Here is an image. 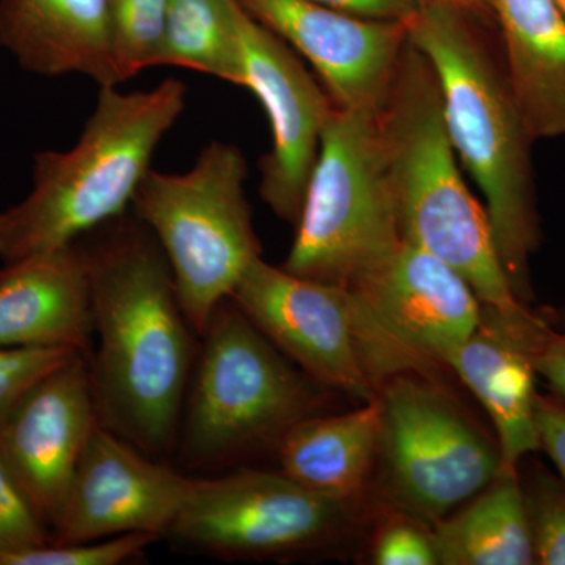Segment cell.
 Segmentation results:
<instances>
[{
    "mask_svg": "<svg viewBox=\"0 0 565 565\" xmlns=\"http://www.w3.org/2000/svg\"><path fill=\"white\" fill-rule=\"evenodd\" d=\"M247 174L236 145L212 140L185 173L150 170L132 199L134 215L161 245L182 311L199 337L217 305L262 258L245 199Z\"/></svg>",
    "mask_w": 565,
    "mask_h": 565,
    "instance_id": "52a82bcc",
    "label": "cell"
},
{
    "mask_svg": "<svg viewBox=\"0 0 565 565\" xmlns=\"http://www.w3.org/2000/svg\"><path fill=\"white\" fill-rule=\"evenodd\" d=\"M332 9L371 18V20L401 21L411 20L422 9V0H316Z\"/></svg>",
    "mask_w": 565,
    "mask_h": 565,
    "instance_id": "4dcf8cb0",
    "label": "cell"
},
{
    "mask_svg": "<svg viewBox=\"0 0 565 565\" xmlns=\"http://www.w3.org/2000/svg\"><path fill=\"white\" fill-rule=\"evenodd\" d=\"M423 6H441L459 11L471 20H489L492 18L487 0H422ZM493 20V18H492Z\"/></svg>",
    "mask_w": 565,
    "mask_h": 565,
    "instance_id": "1f68e13d",
    "label": "cell"
},
{
    "mask_svg": "<svg viewBox=\"0 0 565 565\" xmlns=\"http://www.w3.org/2000/svg\"><path fill=\"white\" fill-rule=\"evenodd\" d=\"M379 121L404 243L429 252L462 275L482 307L509 316L526 311L504 273L486 206L460 174L437 73L411 41L379 109Z\"/></svg>",
    "mask_w": 565,
    "mask_h": 565,
    "instance_id": "277c9868",
    "label": "cell"
},
{
    "mask_svg": "<svg viewBox=\"0 0 565 565\" xmlns=\"http://www.w3.org/2000/svg\"><path fill=\"white\" fill-rule=\"evenodd\" d=\"M282 269L352 289L403 245L379 109L334 107Z\"/></svg>",
    "mask_w": 565,
    "mask_h": 565,
    "instance_id": "8992f818",
    "label": "cell"
},
{
    "mask_svg": "<svg viewBox=\"0 0 565 565\" xmlns=\"http://www.w3.org/2000/svg\"><path fill=\"white\" fill-rule=\"evenodd\" d=\"M373 559L379 565L438 564L433 534L411 523H392L382 530L375 541Z\"/></svg>",
    "mask_w": 565,
    "mask_h": 565,
    "instance_id": "83f0119b",
    "label": "cell"
},
{
    "mask_svg": "<svg viewBox=\"0 0 565 565\" xmlns=\"http://www.w3.org/2000/svg\"><path fill=\"white\" fill-rule=\"evenodd\" d=\"M79 353L68 348H0V424L41 379Z\"/></svg>",
    "mask_w": 565,
    "mask_h": 565,
    "instance_id": "484cf974",
    "label": "cell"
},
{
    "mask_svg": "<svg viewBox=\"0 0 565 565\" xmlns=\"http://www.w3.org/2000/svg\"><path fill=\"white\" fill-rule=\"evenodd\" d=\"M52 535L0 462V565L51 544Z\"/></svg>",
    "mask_w": 565,
    "mask_h": 565,
    "instance_id": "4316f807",
    "label": "cell"
},
{
    "mask_svg": "<svg viewBox=\"0 0 565 565\" xmlns=\"http://www.w3.org/2000/svg\"><path fill=\"white\" fill-rule=\"evenodd\" d=\"M379 393L386 484L412 515L441 520L500 473V448L427 382L397 375Z\"/></svg>",
    "mask_w": 565,
    "mask_h": 565,
    "instance_id": "9c48e42d",
    "label": "cell"
},
{
    "mask_svg": "<svg viewBox=\"0 0 565 565\" xmlns=\"http://www.w3.org/2000/svg\"><path fill=\"white\" fill-rule=\"evenodd\" d=\"M556 6L559 7V10L563 11V14L565 17V0H555Z\"/></svg>",
    "mask_w": 565,
    "mask_h": 565,
    "instance_id": "d6a6232c",
    "label": "cell"
},
{
    "mask_svg": "<svg viewBox=\"0 0 565 565\" xmlns=\"http://www.w3.org/2000/svg\"><path fill=\"white\" fill-rule=\"evenodd\" d=\"M534 416L541 449L552 457L565 481V401L556 394L542 396L537 393Z\"/></svg>",
    "mask_w": 565,
    "mask_h": 565,
    "instance_id": "f1b7e54d",
    "label": "cell"
},
{
    "mask_svg": "<svg viewBox=\"0 0 565 565\" xmlns=\"http://www.w3.org/2000/svg\"><path fill=\"white\" fill-rule=\"evenodd\" d=\"M564 313H565V311H564ZM564 318H565V316H564Z\"/></svg>",
    "mask_w": 565,
    "mask_h": 565,
    "instance_id": "836d02e7",
    "label": "cell"
},
{
    "mask_svg": "<svg viewBox=\"0 0 565 565\" xmlns=\"http://www.w3.org/2000/svg\"><path fill=\"white\" fill-rule=\"evenodd\" d=\"M90 278L77 243L0 269V348H68L90 355Z\"/></svg>",
    "mask_w": 565,
    "mask_h": 565,
    "instance_id": "e0dca14e",
    "label": "cell"
},
{
    "mask_svg": "<svg viewBox=\"0 0 565 565\" xmlns=\"http://www.w3.org/2000/svg\"><path fill=\"white\" fill-rule=\"evenodd\" d=\"M185 98L174 79L132 93L99 87L77 143L35 154L31 193L0 211V262L58 250L125 214Z\"/></svg>",
    "mask_w": 565,
    "mask_h": 565,
    "instance_id": "3957f363",
    "label": "cell"
},
{
    "mask_svg": "<svg viewBox=\"0 0 565 565\" xmlns=\"http://www.w3.org/2000/svg\"><path fill=\"white\" fill-rule=\"evenodd\" d=\"M310 63L338 107L381 109L408 43L405 22L371 20L316 0H237Z\"/></svg>",
    "mask_w": 565,
    "mask_h": 565,
    "instance_id": "9a60e30c",
    "label": "cell"
},
{
    "mask_svg": "<svg viewBox=\"0 0 565 565\" xmlns=\"http://www.w3.org/2000/svg\"><path fill=\"white\" fill-rule=\"evenodd\" d=\"M345 505L348 501L313 492L282 471L193 478L167 537L225 561L291 556L327 544L343 525Z\"/></svg>",
    "mask_w": 565,
    "mask_h": 565,
    "instance_id": "30bf717a",
    "label": "cell"
},
{
    "mask_svg": "<svg viewBox=\"0 0 565 565\" xmlns=\"http://www.w3.org/2000/svg\"><path fill=\"white\" fill-rule=\"evenodd\" d=\"M230 299L311 381L363 404L377 399L353 341L348 289L297 277L258 258Z\"/></svg>",
    "mask_w": 565,
    "mask_h": 565,
    "instance_id": "4fadbf2b",
    "label": "cell"
},
{
    "mask_svg": "<svg viewBox=\"0 0 565 565\" xmlns=\"http://www.w3.org/2000/svg\"><path fill=\"white\" fill-rule=\"evenodd\" d=\"M405 25L408 41L437 73L446 131L484 195L504 273L527 307L533 299L530 259L541 244L531 162L535 140L503 58L490 51L471 18L448 7L423 6Z\"/></svg>",
    "mask_w": 565,
    "mask_h": 565,
    "instance_id": "7a4b0ae2",
    "label": "cell"
},
{
    "mask_svg": "<svg viewBox=\"0 0 565 565\" xmlns=\"http://www.w3.org/2000/svg\"><path fill=\"white\" fill-rule=\"evenodd\" d=\"M381 437L379 397L349 414L307 416L278 444L282 473L313 492L349 501L363 489Z\"/></svg>",
    "mask_w": 565,
    "mask_h": 565,
    "instance_id": "ffe728a7",
    "label": "cell"
},
{
    "mask_svg": "<svg viewBox=\"0 0 565 565\" xmlns=\"http://www.w3.org/2000/svg\"><path fill=\"white\" fill-rule=\"evenodd\" d=\"M348 291L356 353L377 394L397 375L446 366L481 321L482 305L462 275L408 243Z\"/></svg>",
    "mask_w": 565,
    "mask_h": 565,
    "instance_id": "ba28073f",
    "label": "cell"
},
{
    "mask_svg": "<svg viewBox=\"0 0 565 565\" xmlns=\"http://www.w3.org/2000/svg\"><path fill=\"white\" fill-rule=\"evenodd\" d=\"M534 564L565 565V481L537 468L522 484Z\"/></svg>",
    "mask_w": 565,
    "mask_h": 565,
    "instance_id": "cb8c5ba5",
    "label": "cell"
},
{
    "mask_svg": "<svg viewBox=\"0 0 565 565\" xmlns=\"http://www.w3.org/2000/svg\"><path fill=\"white\" fill-rule=\"evenodd\" d=\"M170 0H109L111 62L117 84L156 68Z\"/></svg>",
    "mask_w": 565,
    "mask_h": 565,
    "instance_id": "603a6c76",
    "label": "cell"
},
{
    "mask_svg": "<svg viewBox=\"0 0 565 565\" xmlns=\"http://www.w3.org/2000/svg\"><path fill=\"white\" fill-rule=\"evenodd\" d=\"M433 541L438 564H534L519 468L501 467L497 478L463 511L437 522Z\"/></svg>",
    "mask_w": 565,
    "mask_h": 565,
    "instance_id": "44dd1931",
    "label": "cell"
},
{
    "mask_svg": "<svg viewBox=\"0 0 565 565\" xmlns=\"http://www.w3.org/2000/svg\"><path fill=\"white\" fill-rule=\"evenodd\" d=\"M535 374L542 375L553 392L565 401V333H556L545 323L533 349Z\"/></svg>",
    "mask_w": 565,
    "mask_h": 565,
    "instance_id": "f546056e",
    "label": "cell"
},
{
    "mask_svg": "<svg viewBox=\"0 0 565 565\" xmlns=\"http://www.w3.org/2000/svg\"><path fill=\"white\" fill-rule=\"evenodd\" d=\"M545 323L530 310L509 316L482 307L475 332L446 360L492 419L505 468H519L527 455L541 449L531 356Z\"/></svg>",
    "mask_w": 565,
    "mask_h": 565,
    "instance_id": "2e32d148",
    "label": "cell"
},
{
    "mask_svg": "<svg viewBox=\"0 0 565 565\" xmlns=\"http://www.w3.org/2000/svg\"><path fill=\"white\" fill-rule=\"evenodd\" d=\"M237 3V0H236ZM243 87L269 117L273 148L259 161V195L281 221L296 226L313 173L323 129L337 104L300 55L237 3Z\"/></svg>",
    "mask_w": 565,
    "mask_h": 565,
    "instance_id": "8fae6325",
    "label": "cell"
},
{
    "mask_svg": "<svg viewBox=\"0 0 565 565\" xmlns=\"http://www.w3.org/2000/svg\"><path fill=\"white\" fill-rule=\"evenodd\" d=\"M98 424L84 353L41 379L0 424V462L51 535Z\"/></svg>",
    "mask_w": 565,
    "mask_h": 565,
    "instance_id": "5bb4252c",
    "label": "cell"
},
{
    "mask_svg": "<svg viewBox=\"0 0 565 565\" xmlns=\"http://www.w3.org/2000/svg\"><path fill=\"white\" fill-rule=\"evenodd\" d=\"M159 539L156 534L131 533L81 544H47L11 557L7 565H120L143 557L148 546Z\"/></svg>",
    "mask_w": 565,
    "mask_h": 565,
    "instance_id": "d4e9b609",
    "label": "cell"
},
{
    "mask_svg": "<svg viewBox=\"0 0 565 565\" xmlns=\"http://www.w3.org/2000/svg\"><path fill=\"white\" fill-rule=\"evenodd\" d=\"M0 47L41 76L115 85L109 0H0Z\"/></svg>",
    "mask_w": 565,
    "mask_h": 565,
    "instance_id": "ac0fdd59",
    "label": "cell"
},
{
    "mask_svg": "<svg viewBox=\"0 0 565 565\" xmlns=\"http://www.w3.org/2000/svg\"><path fill=\"white\" fill-rule=\"evenodd\" d=\"M192 486V476L98 424L74 471L51 544H81L131 533L167 537Z\"/></svg>",
    "mask_w": 565,
    "mask_h": 565,
    "instance_id": "7c38bea8",
    "label": "cell"
},
{
    "mask_svg": "<svg viewBox=\"0 0 565 565\" xmlns=\"http://www.w3.org/2000/svg\"><path fill=\"white\" fill-rule=\"evenodd\" d=\"M315 405L308 375L228 297L200 334L174 451L191 470L218 467L267 441L278 446Z\"/></svg>",
    "mask_w": 565,
    "mask_h": 565,
    "instance_id": "5b68a950",
    "label": "cell"
},
{
    "mask_svg": "<svg viewBox=\"0 0 565 565\" xmlns=\"http://www.w3.org/2000/svg\"><path fill=\"white\" fill-rule=\"evenodd\" d=\"M236 0H170L158 66H177L241 85Z\"/></svg>",
    "mask_w": 565,
    "mask_h": 565,
    "instance_id": "7402d4cb",
    "label": "cell"
},
{
    "mask_svg": "<svg viewBox=\"0 0 565 565\" xmlns=\"http://www.w3.org/2000/svg\"><path fill=\"white\" fill-rule=\"evenodd\" d=\"M534 140L565 136V17L555 0H487Z\"/></svg>",
    "mask_w": 565,
    "mask_h": 565,
    "instance_id": "d6986e66",
    "label": "cell"
},
{
    "mask_svg": "<svg viewBox=\"0 0 565 565\" xmlns=\"http://www.w3.org/2000/svg\"><path fill=\"white\" fill-rule=\"evenodd\" d=\"M84 247L98 351L88 356L102 426L154 459L177 449L199 334L161 245L136 217L106 223Z\"/></svg>",
    "mask_w": 565,
    "mask_h": 565,
    "instance_id": "6da1fadb",
    "label": "cell"
}]
</instances>
